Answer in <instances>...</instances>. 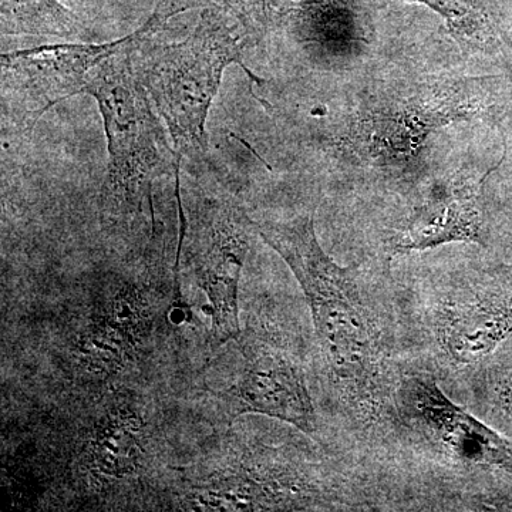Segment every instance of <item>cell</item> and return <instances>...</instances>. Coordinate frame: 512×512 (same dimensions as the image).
Here are the masks:
<instances>
[{
	"label": "cell",
	"instance_id": "cell-7",
	"mask_svg": "<svg viewBox=\"0 0 512 512\" xmlns=\"http://www.w3.org/2000/svg\"><path fill=\"white\" fill-rule=\"evenodd\" d=\"M133 35L103 43H63L2 55L3 124L28 133L52 106L84 93L94 67L130 45Z\"/></svg>",
	"mask_w": 512,
	"mask_h": 512
},
{
	"label": "cell",
	"instance_id": "cell-12",
	"mask_svg": "<svg viewBox=\"0 0 512 512\" xmlns=\"http://www.w3.org/2000/svg\"><path fill=\"white\" fill-rule=\"evenodd\" d=\"M503 396L505 407H507L508 412L512 414V375L508 377L507 382L504 383L503 386Z\"/></svg>",
	"mask_w": 512,
	"mask_h": 512
},
{
	"label": "cell",
	"instance_id": "cell-2",
	"mask_svg": "<svg viewBox=\"0 0 512 512\" xmlns=\"http://www.w3.org/2000/svg\"><path fill=\"white\" fill-rule=\"evenodd\" d=\"M171 15L170 10L158 8L144 23L143 33L131 49V63L181 164L184 157L200 160L207 151L205 121L212 100L229 64L245 67L242 50L247 36L231 25L222 10H210L183 42L154 43V36Z\"/></svg>",
	"mask_w": 512,
	"mask_h": 512
},
{
	"label": "cell",
	"instance_id": "cell-3",
	"mask_svg": "<svg viewBox=\"0 0 512 512\" xmlns=\"http://www.w3.org/2000/svg\"><path fill=\"white\" fill-rule=\"evenodd\" d=\"M130 45L94 67L84 93L99 104L109 143V171L103 187L104 210L109 215H134L144 201L151 202L154 181L178 171L174 148L165 138L160 117L134 72Z\"/></svg>",
	"mask_w": 512,
	"mask_h": 512
},
{
	"label": "cell",
	"instance_id": "cell-6",
	"mask_svg": "<svg viewBox=\"0 0 512 512\" xmlns=\"http://www.w3.org/2000/svg\"><path fill=\"white\" fill-rule=\"evenodd\" d=\"M396 426L406 427L451 467L512 473V444L454 403L426 373L400 377Z\"/></svg>",
	"mask_w": 512,
	"mask_h": 512
},
{
	"label": "cell",
	"instance_id": "cell-11",
	"mask_svg": "<svg viewBox=\"0 0 512 512\" xmlns=\"http://www.w3.org/2000/svg\"><path fill=\"white\" fill-rule=\"evenodd\" d=\"M446 20L451 32L470 43L491 42L494 29L480 0H416Z\"/></svg>",
	"mask_w": 512,
	"mask_h": 512
},
{
	"label": "cell",
	"instance_id": "cell-9",
	"mask_svg": "<svg viewBox=\"0 0 512 512\" xmlns=\"http://www.w3.org/2000/svg\"><path fill=\"white\" fill-rule=\"evenodd\" d=\"M504 158L480 180H457L434 187L423 204L414 210L406 227L390 241L392 252L426 251L454 242L485 244L481 195L484 184Z\"/></svg>",
	"mask_w": 512,
	"mask_h": 512
},
{
	"label": "cell",
	"instance_id": "cell-8",
	"mask_svg": "<svg viewBox=\"0 0 512 512\" xmlns=\"http://www.w3.org/2000/svg\"><path fill=\"white\" fill-rule=\"evenodd\" d=\"M234 342L242 357L239 375L228 389L210 390L224 404L229 423L242 414H262L315 436L318 416L299 359L251 329L242 330Z\"/></svg>",
	"mask_w": 512,
	"mask_h": 512
},
{
	"label": "cell",
	"instance_id": "cell-10",
	"mask_svg": "<svg viewBox=\"0 0 512 512\" xmlns=\"http://www.w3.org/2000/svg\"><path fill=\"white\" fill-rule=\"evenodd\" d=\"M2 35L73 40L87 29L59 0H2Z\"/></svg>",
	"mask_w": 512,
	"mask_h": 512
},
{
	"label": "cell",
	"instance_id": "cell-4",
	"mask_svg": "<svg viewBox=\"0 0 512 512\" xmlns=\"http://www.w3.org/2000/svg\"><path fill=\"white\" fill-rule=\"evenodd\" d=\"M421 312L431 346L454 369L484 362L512 335V289L487 274L450 276L434 285Z\"/></svg>",
	"mask_w": 512,
	"mask_h": 512
},
{
	"label": "cell",
	"instance_id": "cell-5",
	"mask_svg": "<svg viewBox=\"0 0 512 512\" xmlns=\"http://www.w3.org/2000/svg\"><path fill=\"white\" fill-rule=\"evenodd\" d=\"M181 241L187 265L198 288L207 296L212 320V340L221 346L241 335L239 281L251 247L254 221L228 200L195 202Z\"/></svg>",
	"mask_w": 512,
	"mask_h": 512
},
{
	"label": "cell",
	"instance_id": "cell-1",
	"mask_svg": "<svg viewBox=\"0 0 512 512\" xmlns=\"http://www.w3.org/2000/svg\"><path fill=\"white\" fill-rule=\"evenodd\" d=\"M254 225L305 293L320 353L339 399L362 423L396 426L400 379L394 380L390 370L392 348L366 296L360 269L340 266L323 251L312 215Z\"/></svg>",
	"mask_w": 512,
	"mask_h": 512
}]
</instances>
